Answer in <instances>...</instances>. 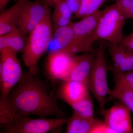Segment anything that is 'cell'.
Returning a JSON list of instances; mask_svg holds the SVG:
<instances>
[{
	"mask_svg": "<svg viewBox=\"0 0 133 133\" xmlns=\"http://www.w3.org/2000/svg\"><path fill=\"white\" fill-rule=\"evenodd\" d=\"M14 117L16 115L63 116L54 98L48 93L42 81L29 71L23 73L21 80L6 97H0Z\"/></svg>",
	"mask_w": 133,
	"mask_h": 133,
	"instance_id": "obj_1",
	"label": "cell"
},
{
	"mask_svg": "<svg viewBox=\"0 0 133 133\" xmlns=\"http://www.w3.org/2000/svg\"><path fill=\"white\" fill-rule=\"evenodd\" d=\"M53 35L50 10L43 20L29 34L22 52V59L29 71L37 74L38 63L49 49Z\"/></svg>",
	"mask_w": 133,
	"mask_h": 133,
	"instance_id": "obj_2",
	"label": "cell"
},
{
	"mask_svg": "<svg viewBox=\"0 0 133 133\" xmlns=\"http://www.w3.org/2000/svg\"><path fill=\"white\" fill-rule=\"evenodd\" d=\"M126 19L115 3L101 10L95 32L96 41L120 44L124 38L123 30Z\"/></svg>",
	"mask_w": 133,
	"mask_h": 133,
	"instance_id": "obj_3",
	"label": "cell"
},
{
	"mask_svg": "<svg viewBox=\"0 0 133 133\" xmlns=\"http://www.w3.org/2000/svg\"><path fill=\"white\" fill-rule=\"evenodd\" d=\"M101 12L98 10L77 22H72L74 39L65 52L72 55L96 52L93 44L96 41L95 30Z\"/></svg>",
	"mask_w": 133,
	"mask_h": 133,
	"instance_id": "obj_4",
	"label": "cell"
},
{
	"mask_svg": "<svg viewBox=\"0 0 133 133\" xmlns=\"http://www.w3.org/2000/svg\"><path fill=\"white\" fill-rule=\"evenodd\" d=\"M108 66L104 55V48L101 44L95 52L93 64L87 85L94 97L97 101L101 111L105 109L106 97L111 90L107 82Z\"/></svg>",
	"mask_w": 133,
	"mask_h": 133,
	"instance_id": "obj_5",
	"label": "cell"
},
{
	"mask_svg": "<svg viewBox=\"0 0 133 133\" xmlns=\"http://www.w3.org/2000/svg\"><path fill=\"white\" fill-rule=\"evenodd\" d=\"M69 118H32L29 116L16 115L9 123L1 125L3 133H46L69 121Z\"/></svg>",
	"mask_w": 133,
	"mask_h": 133,
	"instance_id": "obj_6",
	"label": "cell"
},
{
	"mask_svg": "<svg viewBox=\"0 0 133 133\" xmlns=\"http://www.w3.org/2000/svg\"><path fill=\"white\" fill-rule=\"evenodd\" d=\"M1 52V97H6L21 78L23 73L17 53L10 49Z\"/></svg>",
	"mask_w": 133,
	"mask_h": 133,
	"instance_id": "obj_7",
	"label": "cell"
},
{
	"mask_svg": "<svg viewBox=\"0 0 133 133\" xmlns=\"http://www.w3.org/2000/svg\"><path fill=\"white\" fill-rule=\"evenodd\" d=\"M49 10V5L43 1L29 0L22 10L17 28L24 35L29 34L42 22Z\"/></svg>",
	"mask_w": 133,
	"mask_h": 133,
	"instance_id": "obj_8",
	"label": "cell"
},
{
	"mask_svg": "<svg viewBox=\"0 0 133 133\" xmlns=\"http://www.w3.org/2000/svg\"><path fill=\"white\" fill-rule=\"evenodd\" d=\"M131 112L121 102L101 111L105 124L114 133H133Z\"/></svg>",
	"mask_w": 133,
	"mask_h": 133,
	"instance_id": "obj_9",
	"label": "cell"
},
{
	"mask_svg": "<svg viewBox=\"0 0 133 133\" xmlns=\"http://www.w3.org/2000/svg\"><path fill=\"white\" fill-rule=\"evenodd\" d=\"M75 56L63 51L49 52L47 60V69L50 77L53 79L63 81L73 66Z\"/></svg>",
	"mask_w": 133,
	"mask_h": 133,
	"instance_id": "obj_10",
	"label": "cell"
},
{
	"mask_svg": "<svg viewBox=\"0 0 133 133\" xmlns=\"http://www.w3.org/2000/svg\"><path fill=\"white\" fill-rule=\"evenodd\" d=\"M95 56V52H85L76 55L73 66L63 81L74 80L87 85Z\"/></svg>",
	"mask_w": 133,
	"mask_h": 133,
	"instance_id": "obj_11",
	"label": "cell"
},
{
	"mask_svg": "<svg viewBox=\"0 0 133 133\" xmlns=\"http://www.w3.org/2000/svg\"><path fill=\"white\" fill-rule=\"evenodd\" d=\"M85 83L74 80L64 81L58 91L61 99L69 105L79 101L90 94Z\"/></svg>",
	"mask_w": 133,
	"mask_h": 133,
	"instance_id": "obj_12",
	"label": "cell"
},
{
	"mask_svg": "<svg viewBox=\"0 0 133 133\" xmlns=\"http://www.w3.org/2000/svg\"><path fill=\"white\" fill-rule=\"evenodd\" d=\"M29 0H18L9 8L1 12L0 36L8 33L17 26L23 7Z\"/></svg>",
	"mask_w": 133,
	"mask_h": 133,
	"instance_id": "obj_13",
	"label": "cell"
},
{
	"mask_svg": "<svg viewBox=\"0 0 133 133\" xmlns=\"http://www.w3.org/2000/svg\"><path fill=\"white\" fill-rule=\"evenodd\" d=\"M72 23L69 26L53 30L52 39L48 49L49 52L60 50L65 51L67 50L74 39Z\"/></svg>",
	"mask_w": 133,
	"mask_h": 133,
	"instance_id": "obj_14",
	"label": "cell"
},
{
	"mask_svg": "<svg viewBox=\"0 0 133 133\" xmlns=\"http://www.w3.org/2000/svg\"><path fill=\"white\" fill-rule=\"evenodd\" d=\"M101 121L95 117L85 118L73 113L66 123V133H92L95 127Z\"/></svg>",
	"mask_w": 133,
	"mask_h": 133,
	"instance_id": "obj_15",
	"label": "cell"
},
{
	"mask_svg": "<svg viewBox=\"0 0 133 133\" xmlns=\"http://www.w3.org/2000/svg\"><path fill=\"white\" fill-rule=\"evenodd\" d=\"M23 35L16 27L0 36V52L6 49L12 50L17 53L22 52L26 43Z\"/></svg>",
	"mask_w": 133,
	"mask_h": 133,
	"instance_id": "obj_16",
	"label": "cell"
},
{
	"mask_svg": "<svg viewBox=\"0 0 133 133\" xmlns=\"http://www.w3.org/2000/svg\"><path fill=\"white\" fill-rule=\"evenodd\" d=\"M51 17L53 30L72 23V14L65 0H62L56 5Z\"/></svg>",
	"mask_w": 133,
	"mask_h": 133,
	"instance_id": "obj_17",
	"label": "cell"
},
{
	"mask_svg": "<svg viewBox=\"0 0 133 133\" xmlns=\"http://www.w3.org/2000/svg\"><path fill=\"white\" fill-rule=\"evenodd\" d=\"M109 96L127 107L133 112V90L123 86L115 84L113 89L111 90Z\"/></svg>",
	"mask_w": 133,
	"mask_h": 133,
	"instance_id": "obj_18",
	"label": "cell"
},
{
	"mask_svg": "<svg viewBox=\"0 0 133 133\" xmlns=\"http://www.w3.org/2000/svg\"><path fill=\"white\" fill-rule=\"evenodd\" d=\"M70 105L74 111L73 113L78 115L86 118H94V105L90 94Z\"/></svg>",
	"mask_w": 133,
	"mask_h": 133,
	"instance_id": "obj_19",
	"label": "cell"
},
{
	"mask_svg": "<svg viewBox=\"0 0 133 133\" xmlns=\"http://www.w3.org/2000/svg\"><path fill=\"white\" fill-rule=\"evenodd\" d=\"M107 0H81V8L74 17L76 19H82L94 14L99 10Z\"/></svg>",
	"mask_w": 133,
	"mask_h": 133,
	"instance_id": "obj_20",
	"label": "cell"
},
{
	"mask_svg": "<svg viewBox=\"0 0 133 133\" xmlns=\"http://www.w3.org/2000/svg\"><path fill=\"white\" fill-rule=\"evenodd\" d=\"M108 49L111 56L112 65L111 68L117 69L121 63L127 53V50L121 44L109 43Z\"/></svg>",
	"mask_w": 133,
	"mask_h": 133,
	"instance_id": "obj_21",
	"label": "cell"
},
{
	"mask_svg": "<svg viewBox=\"0 0 133 133\" xmlns=\"http://www.w3.org/2000/svg\"><path fill=\"white\" fill-rule=\"evenodd\" d=\"M115 84L133 90V70L125 72L112 71Z\"/></svg>",
	"mask_w": 133,
	"mask_h": 133,
	"instance_id": "obj_22",
	"label": "cell"
},
{
	"mask_svg": "<svg viewBox=\"0 0 133 133\" xmlns=\"http://www.w3.org/2000/svg\"><path fill=\"white\" fill-rule=\"evenodd\" d=\"M125 19H133V0H115Z\"/></svg>",
	"mask_w": 133,
	"mask_h": 133,
	"instance_id": "obj_23",
	"label": "cell"
},
{
	"mask_svg": "<svg viewBox=\"0 0 133 133\" xmlns=\"http://www.w3.org/2000/svg\"><path fill=\"white\" fill-rule=\"evenodd\" d=\"M110 70L111 71L118 72H125L133 70V53L127 50L125 56L118 67L116 69L110 68Z\"/></svg>",
	"mask_w": 133,
	"mask_h": 133,
	"instance_id": "obj_24",
	"label": "cell"
},
{
	"mask_svg": "<svg viewBox=\"0 0 133 133\" xmlns=\"http://www.w3.org/2000/svg\"><path fill=\"white\" fill-rule=\"evenodd\" d=\"M69 8L74 16L77 14L81 4V0H65Z\"/></svg>",
	"mask_w": 133,
	"mask_h": 133,
	"instance_id": "obj_25",
	"label": "cell"
},
{
	"mask_svg": "<svg viewBox=\"0 0 133 133\" xmlns=\"http://www.w3.org/2000/svg\"><path fill=\"white\" fill-rule=\"evenodd\" d=\"M127 50L133 53V39L127 36H124L121 44Z\"/></svg>",
	"mask_w": 133,
	"mask_h": 133,
	"instance_id": "obj_26",
	"label": "cell"
},
{
	"mask_svg": "<svg viewBox=\"0 0 133 133\" xmlns=\"http://www.w3.org/2000/svg\"><path fill=\"white\" fill-rule=\"evenodd\" d=\"M62 0H43V1L48 4L49 6H51L55 7L58 3Z\"/></svg>",
	"mask_w": 133,
	"mask_h": 133,
	"instance_id": "obj_27",
	"label": "cell"
},
{
	"mask_svg": "<svg viewBox=\"0 0 133 133\" xmlns=\"http://www.w3.org/2000/svg\"><path fill=\"white\" fill-rule=\"evenodd\" d=\"M10 0H0V10L1 12L5 9L6 6Z\"/></svg>",
	"mask_w": 133,
	"mask_h": 133,
	"instance_id": "obj_28",
	"label": "cell"
},
{
	"mask_svg": "<svg viewBox=\"0 0 133 133\" xmlns=\"http://www.w3.org/2000/svg\"><path fill=\"white\" fill-rule=\"evenodd\" d=\"M129 37H131V38H133V31L130 34H129L127 35Z\"/></svg>",
	"mask_w": 133,
	"mask_h": 133,
	"instance_id": "obj_29",
	"label": "cell"
},
{
	"mask_svg": "<svg viewBox=\"0 0 133 133\" xmlns=\"http://www.w3.org/2000/svg\"></svg>",
	"mask_w": 133,
	"mask_h": 133,
	"instance_id": "obj_30",
	"label": "cell"
}]
</instances>
